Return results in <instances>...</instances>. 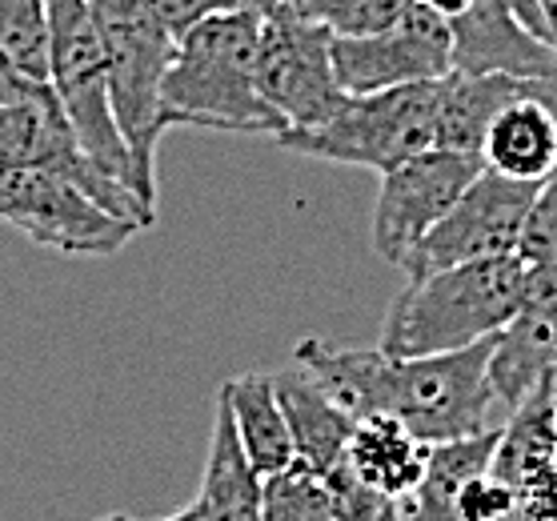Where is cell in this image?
I'll return each mask as SVG.
<instances>
[{
	"label": "cell",
	"mask_w": 557,
	"mask_h": 521,
	"mask_svg": "<svg viewBox=\"0 0 557 521\" xmlns=\"http://www.w3.org/2000/svg\"><path fill=\"white\" fill-rule=\"evenodd\" d=\"M413 0H285L293 16H301L309 25H321L330 37H373L393 28Z\"/></svg>",
	"instance_id": "cell-22"
},
{
	"label": "cell",
	"mask_w": 557,
	"mask_h": 521,
	"mask_svg": "<svg viewBox=\"0 0 557 521\" xmlns=\"http://www.w3.org/2000/svg\"><path fill=\"white\" fill-rule=\"evenodd\" d=\"M40 89H49V85H25V80L13 73V64L4 61V52H0V109H4V104L28 101V97Z\"/></svg>",
	"instance_id": "cell-27"
},
{
	"label": "cell",
	"mask_w": 557,
	"mask_h": 521,
	"mask_svg": "<svg viewBox=\"0 0 557 521\" xmlns=\"http://www.w3.org/2000/svg\"><path fill=\"white\" fill-rule=\"evenodd\" d=\"M0 221L69 257H109L137 237L128 221L104 213L76 181L40 169H0Z\"/></svg>",
	"instance_id": "cell-7"
},
{
	"label": "cell",
	"mask_w": 557,
	"mask_h": 521,
	"mask_svg": "<svg viewBox=\"0 0 557 521\" xmlns=\"http://www.w3.org/2000/svg\"><path fill=\"white\" fill-rule=\"evenodd\" d=\"M261 521H337V506H333L325 477L293 461L289 470L265 477Z\"/></svg>",
	"instance_id": "cell-23"
},
{
	"label": "cell",
	"mask_w": 557,
	"mask_h": 521,
	"mask_svg": "<svg viewBox=\"0 0 557 521\" xmlns=\"http://www.w3.org/2000/svg\"><path fill=\"white\" fill-rule=\"evenodd\" d=\"M149 9L157 13V21L169 28V37L181 40L193 25H201L209 16L237 9V0H149Z\"/></svg>",
	"instance_id": "cell-26"
},
{
	"label": "cell",
	"mask_w": 557,
	"mask_h": 521,
	"mask_svg": "<svg viewBox=\"0 0 557 521\" xmlns=\"http://www.w3.org/2000/svg\"><path fill=\"white\" fill-rule=\"evenodd\" d=\"M494 342L497 337L457 349V353L409 357V361L385 353L377 418H397L430 449L497 430V397L490 385Z\"/></svg>",
	"instance_id": "cell-4"
},
{
	"label": "cell",
	"mask_w": 557,
	"mask_h": 521,
	"mask_svg": "<svg viewBox=\"0 0 557 521\" xmlns=\"http://www.w3.org/2000/svg\"><path fill=\"white\" fill-rule=\"evenodd\" d=\"M369 521H406V518H401V506H397V501H385Z\"/></svg>",
	"instance_id": "cell-32"
},
{
	"label": "cell",
	"mask_w": 557,
	"mask_h": 521,
	"mask_svg": "<svg viewBox=\"0 0 557 521\" xmlns=\"http://www.w3.org/2000/svg\"><path fill=\"white\" fill-rule=\"evenodd\" d=\"M518 518V494L494 473L473 477L457 494V521H513Z\"/></svg>",
	"instance_id": "cell-25"
},
{
	"label": "cell",
	"mask_w": 557,
	"mask_h": 521,
	"mask_svg": "<svg viewBox=\"0 0 557 521\" xmlns=\"http://www.w3.org/2000/svg\"><path fill=\"white\" fill-rule=\"evenodd\" d=\"M525 289V261L494 257L473 261L430 277H409V285L393 297L381 349L389 357H437L482 345L518 318Z\"/></svg>",
	"instance_id": "cell-2"
},
{
	"label": "cell",
	"mask_w": 557,
	"mask_h": 521,
	"mask_svg": "<svg viewBox=\"0 0 557 521\" xmlns=\"http://www.w3.org/2000/svg\"><path fill=\"white\" fill-rule=\"evenodd\" d=\"M257 40L261 16L228 9L193 25L173 49V64L161 85V101L173 125L281 137V121L257 92Z\"/></svg>",
	"instance_id": "cell-1"
},
{
	"label": "cell",
	"mask_w": 557,
	"mask_h": 521,
	"mask_svg": "<svg viewBox=\"0 0 557 521\" xmlns=\"http://www.w3.org/2000/svg\"><path fill=\"white\" fill-rule=\"evenodd\" d=\"M237 9H249L257 16H273L277 9H285V0H237Z\"/></svg>",
	"instance_id": "cell-31"
},
{
	"label": "cell",
	"mask_w": 557,
	"mask_h": 521,
	"mask_svg": "<svg viewBox=\"0 0 557 521\" xmlns=\"http://www.w3.org/2000/svg\"><path fill=\"white\" fill-rule=\"evenodd\" d=\"M530 80L513 77H461L449 73L437 80V149L454 153H478L482 157L485 128L494 125V116L506 109L513 97L525 92Z\"/></svg>",
	"instance_id": "cell-20"
},
{
	"label": "cell",
	"mask_w": 557,
	"mask_h": 521,
	"mask_svg": "<svg viewBox=\"0 0 557 521\" xmlns=\"http://www.w3.org/2000/svg\"><path fill=\"white\" fill-rule=\"evenodd\" d=\"M542 185L497 177L482 169L449 213L430 230V237L409 257V277H430L473 261H494V257H518L525 225H530L533 201Z\"/></svg>",
	"instance_id": "cell-9"
},
{
	"label": "cell",
	"mask_w": 557,
	"mask_h": 521,
	"mask_svg": "<svg viewBox=\"0 0 557 521\" xmlns=\"http://www.w3.org/2000/svg\"><path fill=\"white\" fill-rule=\"evenodd\" d=\"M557 382V261L525 265L518 318L497 333L490 385L497 406L521 409L537 389Z\"/></svg>",
	"instance_id": "cell-12"
},
{
	"label": "cell",
	"mask_w": 557,
	"mask_h": 521,
	"mask_svg": "<svg viewBox=\"0 0 557 521\" xmlns=\"http://www.w3.org/2000/svg\"><path fill=\"white\" fill-rule=\"evenodd\" d=\"M261 489H265V477L253 470V461H249L242 437H237L228 401L216 394L201 494H197L193 506L201 509L205 521H261Z\"/></svg>",
	"instance_id": "cell-17"
},
{
	"label": "cell",
	"mask_w": 557,
	"mask_h": 521,
	"mask_svg": "<svg viewBox=\"0 0 557 521\" xmlns=\"http://www.w3.org/2000/svg\"><path fill=\"white\" fill-rule=\"evenodd\" d=\"M0 52L25 85H49V0H0Z\"/></svg>",
	"instance_id": "cell-21"
},
{
	"label": "cell",
	"mask_w": 557,
	"mask_h": 521,
	"mask_svg": "<svg viewBox=\"0 0 557 521\" xmlns=\"http://www.w3.org/2000/svg\"><path fill=\"white\" fill-rule=\"evenodd\" d=\"M433 140H437V80L345 97V104L325 125L289 128L277 137V145L313 161L389 173L425 149H437Z\"/></svg>",
	"instance_id": "cell-5"
},
{
	"label": "cell",
	"mask_w": 557,
	"mask_h": 521,
	"mask_svg": "<svg viewBox=\"0 0 557 521\" xmlns=\"http://www.w3.org/2000/svg\"><path fill=\"white\" fill-rule=\"evenodd\" d=\"M554 413H557V382H554Z\"/></svg>",
	"instance_id": "cell-34"
},
{
	"label": "cell",
	"mask_w": 557,
	"mask_h": 521,
	"mask_svg": "<svg viewBox=\"0 0 557 521\" xmlns=\"http://www.w3.org/2000/svg\"><path fill=\"white\" fill-rule=\"evenodd\" d=\"M557 470V413H554V385H545L509 413V425H502L494 449V473L513 494H525L533 482Z\"/></svg>",
	"instance_id": "cell-18"
},
{
	"label": "cell",
	"mask_w": 557,
	"mask_h": 521,
	"mask_svg": "<svg viewBox=\"0 0 557 521\" xmlns=\"http://www.w3.org/2000/svg\"><path fill=\"white\" fill-rule=\"evenodd\" d=\"M421 4H425L433 16H442L445 25H454V21H461L466 13H473L478 0H421Z\"/></svg>",
	"instance_id": "cell-28"
},
{
	"label": "cell",
	"mask_w": 557,
	"mask_h": 521,
	"mask_svg": "<svg viewBox=\"0 0 557 521\" xmlns=\"http://www.w3.org/2000/svg\"><path fill=\"white\" fill-rule=\"evenodd\" d=\"M345 470L377 497L406 501L425 477L430 445H421L397 418H361L345 445Z\"/></svg>",
	"instance_id": "cell-16"
},
{
	"label": "cell",
	"mask_w": 557,
	"mask_h": 521,
	"mask_svg": "<svg viewBox=\"0 0 557 521\" xmlns=\"http://www.w3.org/2000/svg\"><path fill=\"white\" fill-rule=\"evenodd\" d=\"M482 169L478 153L425 149L406 165L381 173L377 204H373V249L381 261L406 269L433 225L482 177Z\"/></svg>",
	"instance_id": "cell-10"
},
{
	"label": "cell",
	"mask_w": 557,
	"mask_h": 521,
	"mask_svg": "<svg viewBox=\"0 0 557 521\" xmlns=\"http://www.w3.org/2000/svg\"><path fill=\"white\" fill-rule=\"evenodd\" d=\"M128 521V518H125ZM161 521H205V513L197 506H185V509H177V513H169V518H161Z\"/></svg>",
	"instance_id": "cell-33"
},
{
	"label": "cell",
	"mask_w": 557,
	"mask_h": 521,
	"mask_svg": "<svg viewBox=\"0 0 557 521\" xmlns=\"http://www.w3.org/2000/svg\"><path fill=\"white\" fill-rule=\"evenodd\" d=\"M221 397L228 401L237 437H242L245 454L253 461V470L261 477L289 470L293 466V442L285 413L277 406V389H273V373H242V377H228L221 385Z\"/></svg>",
	"instance_id": "cell-19"
},
{
	"label": "cell",
	"mask_w": 557,
	"mask_h": 521,
	"mask_svg": "<svg viewBox=\"0 0 557 521\" xmlns=\"http://www.w3.org/2000/svg\"><path fill=\"white\" fill-rule=\"evenodd\" d=\"M542 4V37L557 52V0H537Z\"/></svg>",
	"instance_id": "cell-30"
},
{
	"label": "cell",
	"mask_w": 557,
	"mask_h": 521,
	"mask_svg": "<svg viewBox=\"0 0 557 521\" xmlns=\"http://www.w3.org/2000/svg\"><path fill=\"white\" fill-rule=\"evenodd\" d=\"M273 389H277V406L285 413L293 442V461L309 466L313 473H325L342 466L345 445L354 437L357 421L342 406H333L297 365H285L273 373Z\"/></svg>",
	"instance_id": "cell-15"
},
{
	"label": "cell",
	"mask_w": 557,
	"mask_h": 521,
	"mask_svg": "<svg viewBox=\"0 0 557 521\" xmlns=\"http://www.w3.org/2000/svg\"><path fill=\"white\" fill-rule=\"evenodd\" d=\"M482 165L497 177L542 185L557 169V80H530L494 116L482 140Z\"/></svg>",
	"instance_id": "cell-14"
},
{
	"label": "cell",
	"mask_w": 557,
	"mask_h": 521,
	"mask_svg": "<svg viewBox=\"0 0 557 521\" xmlns=\"http://www.w3.org/2000/svg\"><path fill=\"white\" fill-rule=\"evenodd\" d=\"M333 73L345 97L430 85L454 73V37L442 16L413 0L406 16L373 37H333Z\"/></svg>",
	"instance_id": "cell-11"
},
{
	"label": "cell",
	"mask_w": 557,
	"mask_h": 521,
	"mask_svg": "<svg viewBox=\"0 0 557 521\" xmlns=\"http://www.w3.org/2000/svg\"><path fill=\"white\" fill-rule=\"evenodd\" d=\"M257 92L289 128L325 125L345 104L333 73V37L289 9L261 16L257 40Z\"/></svg>",
	"instance_id": "cell-8"
},
{
	"label": "cell",
	"mask_w": 557,
	"mask_h": 521,
	"mask_svg": "<svg viewBox=\"0 0 557 521\" xmlns=\"http://www.w3.org/2000/svg\"><path fill=\"white\" fill-rule=\"evenodd\" d=\"M49 89L92 169L133 189V165L113 116L109 69L89 0H49Z\"/></svg>",
	"instance_id": "cell-6"
},
{
	"label": "cell",
	"mask_w": 557,
	"mask_h": 521,
	"mask_svg": "<svg viewBox=\"0 0 557 521\" xmlns=\"http://www.w3.org/2000/svg\"><path fill=\"white\" fill-rule=\"evenodd\" d=\"M509 9H513V16H518L521 25L530 28V33H537L542 37V4L537 0H506ZM545 40V37H542Z\"/></svg>",
	"instance_id": "cell-29"
},
{
	"label": "cell",
	"mask_w": 557,
	"mask_h": 521,
	"mask_svg": "<svg viewBox=\"0 0 557 521\" xmlns=\"http://www.w3.org/2000/svg\"><path fill=\"white\" fill-rule=\"evenodd\" d=\"M449 37L461 77L557 80V52L521 25L506 0H478L473 13L449 25Z\"/></svg>",
	"instance_id": "cell-13"
},
{
	"label": "cell",
	"mask_w": 557,
	"mask_h": 521,
	"mask_svg": "<svg viewBox=\"0 0 557 521\" xmlns=\"http://www.w3.org/2000/svg\"><path fill=\"white\" fill-rule=\"evenodd\" d=\"M89 13L101 33L109 97L133 165V189L157 213V145L161 133L173 128V116L161 101V85L177 40L157 21L149 0H89Z\"/></svg>",
	"instance_id": "cell-3"
},
{
	"label": "cell",
	"mask_w": 557,
	"mask_h": 521,
	"mask_svg": "<svg viewBox=\"0 0 557 521\" xmlns=\"http://www.w3.org/2000/svg\"><path fill=\"white\" fill-rule=\"evenodd\" d=\"M518 257L525 265L557 261V169L542 181V189H537V201H533L530 225H525Z\"/></svg>",
	"instance_id": "cell-24"
}]
</instances>
